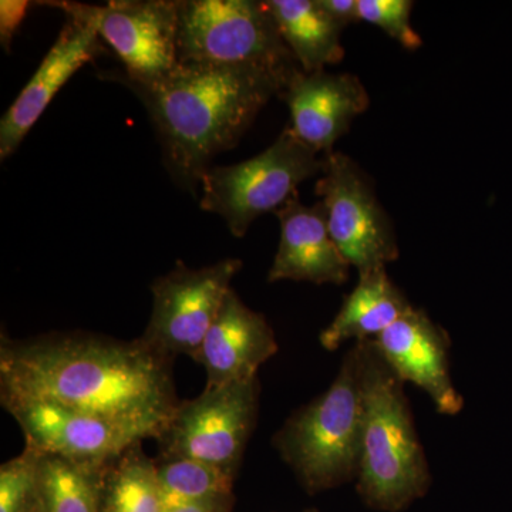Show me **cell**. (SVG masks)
Returning a JSON list of instances; mask_svg holds the SVG:
<instances>
[{"instance_id": "obj_14", "label": "cell", "mask_w": 512, "mask_h": 512, "mask_svg": "<svg viewBox=\"0 0 512 512\" xmlns=\"http://www.w3.org/2000/svg\"><path fill=\"white\" fill-rule=\"evenodd\" d=\"M106 52L103 40L92 28L67 19L55 45L50 47L39 69L0 120V160H8L16 153L64 84L84 64Z\"/></svg>"}, {"instance_id": "obj_8", "label": "cell", "mask_w": 512, "mask_h": 512, "mask_svg": "<svg viewBox=\"0 0 512 512\" xmlns=\"http://www.w3.org/2000/svg\"><path fill=\"white\" fill-rule=\"evenodd\" d=\"M43 5L92 28L124 64L121 82H157L178 66L177 0H113L104 6L53 0Z\"/></svg>"}, {"instance_id": "obj_21", "label": "cell", "mask_w": 512, "mask_h": 512, "mask_svg": "<svg viewBox=\"0 0 512 512\" xmlns=\"http://www.w3.org/2000/svg\"><path fill=\"white\" fill-rule=\"evenodd\" d=\"M156 464L164 505L234 494L237 477L221 468L184 457H160Z\"/></svg>"}, {"instance_id": "obj_22", "label": "cell", "mask_w": 512, "mask_h": 512, "mask_svg": "<svg viewBox=\"0 0 512 512\" xmlns=\"http://www.w3.org/2000/svg\"><path fill=\"white\" fill-rule=\"evenodd\" d=\"M40 451L26 444L0 467V512H37Z\"/></svg>"}, {"instance_id": "obj_2", "label": "cell", "mask_w": 512, "mask_h": 512, "mask_svg": "<svg viewBox=\"0 0 512 512\" xmlns=\"http://www.w3.org/2000/svg\"><path fill=\"white\" fill-rule=\"evenodd\" d=\"M289 79L261 67L178 63L157 82L123 83L156 127L168 174L195 192L212 160L237 146Z\"/></svg>"}, {"instance_id": "obj_23", "label": "cell", "mask_w": 512, "mask_h": 512, "mask_svg": "<svg viewBox=\"0 0 512 512\" xmlns=\"http://www.w3.org/2000/svg\"><path fill=\"white\" fill-rule=\"evenodd\" d=\"M413 6L412 0H357L360 20L379 26L400 46L412 52L423 45V39L410 22Z\"/></svg>"}, {"instance_id": "obj_11", "label": "cell", "mask_w": 512, "mask_h": 512, "mask_svg": "<svg viewBox=\"0 0 512 512\" xmlns=\"http://www.w3.org/2000/svg\"><path fill=\"white\" fill-rule=\"evenodd\" d=\"M0 402L19 424L26 444L77 464L107 466L148 439L140 430L93 414L12 397H0Z\"/></svg>"}, {"instance_id": "obj_26", "label": "cell", "mask_w": 512, "mask_h": 512, "mask_svg": "<svg viewBox=\"0 0 512 512\" xmlns=\"http://www.w3.org/2000/svg\"><path fill=\"white\" fill-rule=\"evenodd\" d=\"M318 5L330 19L343 29L360 22L357 0H318Z\"/></svg>"}, {"instance_id": "obj_15", "label": "cell", "mask_w": 512, "mask_h": 512, "mask_svg": "<svg viewBox=\"0 0 512 512\" xmlns=\"http://www.w3.org/2000/svg\"><path fill=\"white\" fill-rule=\"evenodd\" d=\"M281 224L278 251L268 282H311L343 285L350 275L349 262L330 235L322 202L305 205L298 195L275 212Z\"/></svg>"}, {"instance_id": "obj_20", "label": "cell", "mask_w": 512, "mask_h": 512, "mask_svg": "<svg viewBox=\"0 0 512 512\" xmlns=\"http://www.w3.org/2000/svg\"><path fill=\"white\" fill-rule=\"evenodd\" d=\"M107 466H86L40 454L37 512H99L100 485Z\"/></svg>"}, {"instance_id": "obj_27", "label": "cell", "mask_w": 512, "mask_h": 512, "mask_svg": "<svg viewBox=\"0 0 512 512\" xmlns=\"http://www.w3.org/2000/svg\"><path fill=\"white\" fill-rule=\"evenodd\" d=\"M303 512H318L316 510H309V511H303Z\"/></svg>"}, {"instance_id": "obj_19", "label": "cell", "mask_w": 512, "mask_h": 512, "mask_svg": "<svg viewBox=\"0 0 512 512\" xmlns=\"http://www.w3.org/2000/svg\"><path fill=\"white\" fill-rule=\"evenodd\" d=\"M141 443L107 466L100 485L99 512H163L156 460L144 453Z\"/></svg>"}, {"instance_id": "obj_13", "label": "cell", "mask_w": 512, "mask_h": 512, "mask_svg": "<svg viewBox=\"0 0 512 512\" xmlns=\"http://www.w3.org/2000/svg\"><path fill=\"white\" fill-rule=\"evenodd\" d=\"M375 342L403 383H413L424 390L437 412L456 416L464 409L463 396L450 375V339L426 312L412 306Z\"/></svg>"}, {"instance_id": "obj_18", "label": "cell", "mask_w": 512, "mask_h": 512, "mask_svg": "<svg viewBox=\"0 0 512 512\" xmlns=\"http://www.w3.org/2000/svg\"><path fill=\"white\" fill-rule=\"evenodd\" d=\"M282 39L306 73L342 62V26L329 18L318 0H268Z\"/></svg>"}, {"instance_id": "obj_12", "label": "cell", "mask_w": 512, "mask_h": 512, "mask_svg": "<svg viewBox=\"0 0 512 512\" xmlns=\"http://www.w3.org/2000/svg\"><path fill=\"white\" fill-rule=\"evenodd\" d=\"M279 97L288 104L293 133L320 156L332 154L356 117L370 106L359 77L326 70H296Z\"/></svg>"}, {"instance_id": "obj_17", "label": "cell", "mask_w": 512, "mask_h": 512, "mask_svg": "<svg viewBox=\"0 0 512 512\" xmlns=\"http://www.w3.org/2000/svg\"><path fill=\"white\" fill-rule=\"evenodd\" d=\"M412 308L403 292L393 284L386 268L359 275V282L346 296L342 308L322 330L323 349H339L349 340L376 339Z\"/></svg>"}, {"instance_id": "obj_16", "label": "cell", "mask_w": 512, "mask_h": 512, "mask_svg": "<svg viewBox=\"0 0 512 512\" xmlns=\"http://www.w3.org/2000/svg\"><path fill=\"white\" fill-rule=\"evenodd\" d=\"M278 350L265 316L248 308L231 289L194 362L207 373L205 389H214L258 376L259 367Z\"/></svg>"}, {"instance_id": "obj_10", "label": "cell", "mask_w": 512, "mask_h": 512, "mask_svg": "<svg viewBox=\"0 0 512 512\" xmlns=\"http://www.w3.org/2000/svg\"><path fill=\"white\" fill-rule=\"evenodd\" d=\"M241 269V259L227 258L204 268L178 264L157 278L151 285L153 311L140 339L167 359L194 360Z\"/></svg>"}, {"instance_id": "obj_6", "label": "cell", "mask_w": 512, "mask_h": 512, "mask_svg": "<svg viewBox=\"0 0 512 512\" xmlns=\"http://www.w3.org/2000/svg\"><path fill=\"white\" fill-rule=\"evenodd\" d=\"M322 170L323 156L286 127L258 156L208 168L201 180L200 207L220 215L229 232L242 238L256 218L284 207L303 181Z\"/></svg>"}, {"instance_id": "obj_25", "label": "cell", "mask_w": 512, "mask_h": 512, "mask_svg": "<svg viewBox=\"0 0 512 512\" xmlns=\"http://www.w3.org/2000/svg\"><path fill=\"white\" fill-rule=\"evenodd\" d=\"M234 505L235 495L229 494L191 503L167 504L163 512H232Z\"/></svg>"}, {"instance_id": "obj_24", "label": "cell", "mask_w": 512, "mask_h": 512, "mask_svg": "<svg viewBox=\"0 0 512 512\" xmlns=\"http://www.w3.org/2000/svg\"><path fill=\"white\" fill-rule=\"evenodd\" d=\"M28 10V2H5L2 0L0 3V35H2V43L6 49H9L10 42Z\"/></svg>"}, {"instance_id": "obj_9", "label": "cell", "mask_w": 512, "mask_h": 512, "mask_svg": "<svg viewBox=\"0 0 512 512\" xmlns=\"http://www.w3.org/2000/svg\"><path fill=\"white\" fill-rule=\"evenodd\" d=\"M315 194L325 207L333 241L359 275L399 258L393 221L377 198L372 178L353 158L340 151L323 156Z\"/></svg>"}, {"instance_id": "obj_4", "label": "cell", "mask_w": 512, "mask_h": 512, "mask_svg": "<svg viewBox=\"0 0 512 512\" xmlns=\"http://www.w3.org/2000/svg\"><path fill=\"white\" fill-rule=\"evenodd\" d=\"M363 413V357L356 342L329 389L288 417L272 439L306 493L319 494L356 481Z\"/></svg>"}, {"instance_id": "obj_7", "label": "cell", "mask_w": 512, "mask_h": 512, "mask_svg": "<svg viewBox=\"0 0 512 512\" xmlns=\"http://www.w3.org/2000/svg\"><path fill=\"white\" fill-rule=\"evenodd\" d=\"M258 376L181 400L157 441L160 457H184L237 477L259 413Z\"/></svg>"}, {"instance_id": "obj_3", "label": "cell", "mask_w": 512, "mask_h": 512, "mask_svg": "<svg viewBox=\"0 0 512 512\" xmlns=\"http://www.w3.org/2000/svg\"><path fill=\"white\" fill-rule=\"evenodd\" d=\"M359 345L365 413L357 494L372 510L403 511L429 491V463L403 380L386 362L375 339L359 340Z\"/></svg>"}, {"instance_id": "obj_5", "label": "cell", "mask_w": 512, "mask_h": 512, "mask_svg": "<svg viewBox=\"0 0 512 512\" xmlns=\"http://www.w3.org/2000/svg\"><path fill=\"white\" fill-rule=\"evenodd\" d=\"M180 64L252 66L291 77L301 69L268 2L177 0Z\"/></svg>"}, {"instance_id": "obj_1", "label": "cell", "mask_w": 512, "mask_h": 512, "mask_svg": "<svg viewBox=\"0 0 512 512\" xmlns=\"http://www.w3.org/2000/svg\"><path fill=\"white\" fill-rule=\"evenodd\" d=\"M171 365L173 360L140 338L90 332L2 335L0 397L93 414L157 440L181 403Z\"/></svg>"}]
</instances>
